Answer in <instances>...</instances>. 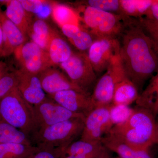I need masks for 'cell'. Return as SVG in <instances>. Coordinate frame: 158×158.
Wrapping results in <instances>:
<instances>
[{
  "mask_svg": "<svg viewBox=\"0 0 158 158\" xmlns=\"http://www.w3.org/2000/svg\"><path fill=\"white\" fill-rule=\"evenodd\" d=\"M120 56L127 77L139 90L158 70V54L138 20L132 18L123 31Z\"/></svg>",
  "mask_w": 158,
  "mask_h": 158,
  "instance_id": "6da1fadb",
  "label": "cell"
},
{
  "mask_svg": "<svg viewBox=\"0 0 158 158\" xmlns=\"http://www.w3.org/2000/svg\"><path fill=\"white\" fill-rule=\"evenodd\" d=\"M109 132L122 138L133 150L158 144L155 116L150 110L136 106L129 118L113 126Z\"/></svg>",
  "mask_w": 158,
  "mask_h": 158,
  "instance_id": "7a4b0ae2",
  "label": "cell"
},
{
  "mask_svg": "<svg viewBox=\"0 0 158 158\" xmlns=\"http://www.w3.org/2000/svg\"><path fill=\"white\" fill-rule=\"evenodd\" d=\"M0 118L30 138L37 131L33 106L26 101L16 87L0 100Z\"/></svg>",
  "mask_w": 158,
  "mask_h": 158,
  "instance_id": "3957f363",
  "label": "cell"
},
{
  "mask_svg": "<svg viewBox=\"0 0 158 158\" xmlns=\"http://www.w3.org/2000/svg\"><path fill=\"white\" fill-rule=\"evenodd\" d=\"M85 119L73 118L38 130L31 136L32 144L38 147L64 150L77 138H81Z\"/></svg>",
  "mask_w": 158,
  "mask_h": 158,
  "instance_id": "277c9868",
  "label": "cell"
},
{
  "mask_svg": "<svg viewBox=\"0 0 158 158\" xmlns=\"http://www.w3.org/2000/svg\"><path fill=\"white\" fill-rule=\"evenodd\" d=\"M80 22L84 23L88 32L95 39L104 37L116 38L122 34L131 18L110 13L89 7H80Z\"/></svg>",
  "mask_w": 158,
  "mask_h": 158,
  "instance_id": "5b68a950",
  "label": "cell"
},
{
  "mask_svg": "<svg viewBox=\"0 0 158 158\" xmlns=\"http://www.w3.org/2000/svg\"><path fill=\"white\" fill-rule=\"evenodd\" d=\"M59 65L73 85L91 95L98 80L87 53L73 52L67 61Z\"/></svg>",
  "mask_w": 158,
  "mask_h": 158,
  "instance_id": "8992f818",
  "label": "cell"
},
{
  "mask_svg": "<svg viewBox=\"0 0 158 158\" xmlns=\"http://www.w3.org/2000/svg\"><path fill=\"white\" fill-rule=\"evenodd\" d=\"M126 76L119 54L113 58L94 85L91 98L95 108L112 104L115 86Z\"/></svg>",
  "mask_w": 158,
  "mask_h": 158,
  "instance_id": "52a82bcc",
  "label": "cell"
},
{
  "mask_svg": "<svg viewBox=\"0 0 158 158\" xmlns=\"http://www.w3.org/2000/svg\"><path fill=\"white\" fill-rule=\"evenodd\" d=\"M33 109L36 131L61 122L85 118V115L71 112L48 96L40 103L33 106Z\"/></svg>",
  "mask_w": 158,
  "mask_h": 158,
  "instance_id": "ba28073f",
  "label": "cell"
},
{
  "mask_svg": "<svg viewBox=\"0 0 158 158\" xmlns=\"http://www.w3.org/2000/svg\"><path fill=\"white\" fill-rule=\"evenodd\" d=\"M110 105L94 108L86 116L81 140L101 144L102 138L113 127L110 119Z\"/></svg>",
  "mask_w": 158,
  "mask_h": 158,
  "instance_id": "9c48e42d",
  "label": "cell"
},
{
  "mask_svg": "<svg viewBox=\"0 0 158 158\" xmlns=\"http://www.w3.org/2000/svg\"><path fill=\"white\" fill-rule=\"evenodd\" d=\"M13 54L20 68L30 73L39 75L52 66L47 51L31 40L18 47Z\"/></svg>",
  "mask_w": 158,
  "mask_h": 158,
  "instance_id": "30bf717a",
  "label": "cell"
},
{
  "mask_svg": "<svg viewBox=\"0 0 158 158\" xmlns=\"http://www.w3.org/2000/svg\"><path fill=\"white\" fill-rule=\"evenodd\" d=\"M120 49V43L116 38L95 39L87 53L96 73L106 71L113 58L119 54Z\"/></svg>",
  "mask_w": 158,
  "mask_h": 158,
  "instance_id": "8fae6325",
  "label": "cell"
},
{
  "mask_svg": "<svg viewBox=\"0 0 158 158\" xmlns=\"http://www.w3.org/2000/svg\"><path fill=\"white\" fill-rule=\"evenodd\" d=\"M16 88L26 101L31 106L38 105L47 97L42 87L38 75L19 69L15 70Z\"/></svg>",
  "mask_w": 158,
  "mask_h": 158,
  "instance_id": "7c38bea8",
  "label": "cell"
},
{
  "mask_svg": "<svg viewBox=\"0 0 158 158\" xmlns=\"http://www.w3.org/2000/svg\"><path fill=\"white\" fill-rule=\"evenodd\" d=\"M47 96L71 112L85 117L95 108L91 95L78 90H63Z\"/></svg>",
  "mask_w": 158,
  "mask_h": 158,
  "instance_id": "4fadbf2b",
  "label": "cell"
},
{
  "mask_svg": "<svg viewBox=\"0 0 158 158\" xmlns=\"http://www.w3.org/2000/svg\"><path fill=\"white\" fill-rule=\"evenodd\" d=\"M38 76L43 89L47 95L71 89L85 93L73 85L65 74L59 69L54 68V66L45 69L40 73Z\"/></svg>",
  "mask_w": 158,
  "mask_h": 158,
  "instance_id": "5bb4252c",
  "label": "cell"
},
{
  "mask_svg": "<svg viewBox=\"0 0 158 158\" xmlns=\"http://www.w3.org/2000/svg\"><path fill=\"white\" fill-rule=\"evenodd\" d=\"M0 21L3 31V57H7L14 53L18 47L26 42L27 37L7 17L1 7Z\"/></svg>",
  "mask_w": 158,
  "mask_h": 158,
  "instance_id": "9a60e30c",
  "label": "cell"
},
{
  "mask_svg": "<svg viewBox=\"0 0 158 158\" xmlns=\"http://www.w3.org/2000/svg\"><path fill=\"white\" fill-rule=\"evenodd\" d=\"M0 3L6 6L4 12L7 17L27 37L28 30L33 19L31 14L25 10L19 0L0 1Z\"/></svg>",
  "mask_w": 158,
  "mask_h": 158,
  "instance_id": "2e32d148",
  "label": "cell"
},
{
  "mask_svg": "<svg viewBox=\"0 0 158 158\" xmlns=\"http://www.w3.org/2000/svg\"><path fill=\"white\" fill-rule=\"evenodd\" d=\"M46 51L52 66L67 61L73 52L69 44L55 31Z\"/></svg>",
  "mask_w": 158,
  "mask_h": 158,
  "instance_id": "e0dca14e",
  "label": "cell"
},
{
  "mask_svg": "<svg viewBox=\"0 0 158 158\" xmlns=\"http://www.w3.org/2000/svg\"><path fill=\"white\" fill-rule=\"evenodd\" d=\"M63 34L80 52H86L95 38L80 26L65 25L61 28Z\"/></svg>",
  "mask_w": 158,
  "mask_h": 158,
  "instance_id": "ac0fdd59",
  "label": "cell"
},
{
  "mask_svg": "<svg viewBox=\"0 0 158 158\" xmlns=\"http://www.w3.org/2000/svg\"><path fill=\"white\" fill-rule=\"evenodd\" d=\"M53 31L45 20L36 18L32 19L27 36L31 41L46 51Z\"/></svg>",
  "mask_w": 158,
  "mask_h": 158,
  "instance_id": "d6986e66",
  "label": "cell"
},
{
  "mask_svg": "<svg viewBox=\"0 0 158 158\" xmlns=\"http://www.w3.org/2000/svg\"><path fill=\"white\" fill-rule=\"evenodd\" d=\"M139 95L135 85L126 76L115 86L112 104L129 106L136 102Z\"/></svg>",
  "mask_w": 158,
  "mask_h": 158,
  "instance_id": "ffe728a7",
  "label": "cell"
},
{
  "mask_svg": "<svg viewBox=\"0 0 158 158\" xmlns=\"http://www.w3.org/2000/svg\"><path fill=\"white\" fill-rule=\"evenodd\" d=\"M136 103L138 106L150 110L156 117L158 113V70L140 93Z\"/></svg>",
  "mask_w": 158,
  "mask_h": 158,
  "instance_id": "44dd1931",
  "label": "cell"
},
{
  "mask_svg": "<svg viewBox=\"0 0 158 158\" xmlns=\"http://www.w3.org/2000/svg\"><path fill=\"white\" fill-rule=\"evenodd\" d=\"M101 144L121 158H134V151L125 141L116 134L109 132L103 137Z\"/></svg>",
  "mask_w": 158,
  "mask_h": 158,
  "instance_id": "7402d4cb",
  "label": "cell"
},
{
  "mask_svg": "<svg viewBox=\"0 0 158 158\" xmlns=\"http://www.w3.org/2000/svg\"><path fill=\"white\" fill-rule=\"evenodd\" d=\"M51 13L53 19L60 28L67 24L76 25L81 27L77 12L69 6L63 4L52 3Z\"/></svg>",
  "mask_w": 158,
  "mask_h": 158,
  "instance_id": "603a6c76",
  "label": "cell"
},
{
  "mask_svg": "<svg viewBox=\"0 0 158 158\" xmlns=\"http://www.w3.org/2000/svg\"><path fill=\"white\" fill-rule=\"evenodd\" d=\"M8 143L33 145L29 136L0 118V144Z\"/></svg>",
  "mask_w": 158,
  "mask_h": 158,
  "instance_id": "cb8c5ba5",
  "label": "cell"
},
{
  "mask_svg": "<svg viewBox=\"0 0 158 158\" xmlns=\"http://www.w3.org/2000/svg\"><path fill=\"white\" fill-rule=\"evenodd\" d=\"M121 15L126 17H143L152 5V0H119Z\"/></svg>",
  "mask_w": 158,
  "mask_h": 158,
  "instance_id": "d4e9b609",
  "label": "cell"
},
{
  "mask_svg": "<svg viewBox=\"0 0 158 158\" xmlns=\"http://www.w3.org/2000/svg\"><path fill=\"white\" fill-rule=\"evenodd\" d=\"M34 145L8 143L0 144V158H23L38 149Z\"/></svg>",
  "mask_w": 158,
  "mask_h": 158,
  "instance_id": "484cf974",
  "label": "cell"
},
{
  "mask_svg": "<svg viewBox=\"0 0 158 158\" xmlns=\"http://www.w3.org/2000/svg\"><path fill=\"white\" fill-rule=\"evenodd\" d=\"M102 144H94L81 140L75 141L65 148L62 156L84 155L98 152Z\"/></svg>",
  "mask_w": 158,
  "mask_h": 158,
  "instance_id": "4316f807",
  "label": "cell"
},
{
  "mask_svg": "<svg viewBox=\"0 0 158 158\" xmlns=\"http://www.w3.org/2000/svg\"><path fill=\"white\" fill-rule=\"evenodd\" d=\"M85 3V6L122 15L119 0H88Z\"/></svg>",
  "mask_w": 158,
  "mask_h": 158,
  "instance_id": "83f0119b",
  "label": "cell"
},
{
  "mask_svg": "<svg viewBox=\"0 0 158 158\" xmlns=\"http://www.w3.org/2000/svg\"><path fill=\"white\" fill-rule=\"evenodd\" d=\"M137 20L151 40L156 52L158 54V21L144 16L139 18Z\"/></svg>",
  "mask_w": 158,
  "mask_h": 158,
  "instance_id": "f1b7e54d",
  "label": "cell"
},
{
  "mask_svg": "<svg viewBox=\"0 0 158 158\" xmlns=\"http://www.w3.org/2000/svg\"><path fill=\"white\" fill-rule=\"evenodd\" d=\"M133 109L126 105L111 104L110 106V116L113 126L123 123L129 118Z\"/></svg>",
  "mask_w": 158,
  "mask_h": 158,
  "instance_id": "f546056e",
  "label": "cell"
},
{
  "mask_svg": "<svg viewBox=\"0 0 158 158\" xmlns=\"http://www.w3.org/2000/svg\"><path fill=\"white\" fill-rule=\"evenodd\" d=\"M17 80L15 70L7 72L0 79V100L16 88Z\"/></svg>",
  "mask_w": 158,
  "mask_h": 158,
  "instance_id": "4dcf8cb0",
  "label": "cell"
},
{
  "mask_svg": "<svg viewBox=\"0 0 158 158\" xmlns=\"http://www.w3.org/2000/svg\"><path fill=\"white\" fill-rule=\"evenodd\" d=\"M63 151L60 148L38 147L37 150L23 158H61Z\"/></svg>",
  "mask_w": 158,
  "mask_h": 158,
  "instance_id": "1f68e13d",
  "label": "cell"
},
{
  "mask_svg": "<svg viewBox=\"0 0 158 158\" xmlns=\"http://www.w3.org/2000/svg\"><path fill=\"white\" fill-rule=\"evenodd\" d=\"M19 2L27 12L37 15L42 13L47 3L41 0H19Z\"/></svg>",
  "mask_w": 158,
  "mask_h": 158,
  "instance_id": "d6a6232c",
  "label": "cell"
},
{
  "mask_svg": "<svg viewBox=\"0 0 158 158\" xmlns=\"http://www.w3.org/2000/svg\"><path fill=\"white\" fill-rule=\"evenodd\" d=\"M144 17L158 21V0L153 1L152 5Z\"/></svg>",
  "mask_w": 158,
  "mask_h": 158,
  "instance_id": "836d02e7",
  "label": "cell"
},
{
  "mask_svg": "<svg viewBox=\"0 0 158 158\" xmlns=\"http://www.w3.org/2000/svg\"><path fill=\"white\" fill-rule=\"evenodd\" d=\"M149 148H143L134 150V158H153Z\"/></svg>",
  "mask_w": 158,
  "mask_h": 158,
  "instance_id": "e575fe53",
  "label": "cell"
},
{
  "mask_svg": "<svg viewBox=\"0 0 158 158\" xmlns=\"http://www.w3.org/2000/svg\"><path fill=\"white\" fill-rule=\"evenodd\" d=\"M110 151L106 148L103 146H102L100 150L97 155L95 158H112L110 155Z\"/></svg>",
  "mask_w": 158,
  "mask_h": 158,
  "instance_id": "d590c367",
  "label": "cell"
},
{
  "mask_svg": "<svg viewBox=\"0 0 158 158\" xmlns=\"http://www.w3.org/2000/svg\"><path fill=\"white\" fill-rule=\"evenodd\" d=\"M100 150L97 152L90 154L84 155L62 156L61 158H95L99 152Z\"/></svg>",
  "mask_w": 158,
  "mask_h": 158,
  "instance_id": "8d00e7d4",
  "label": "cell"
},
{
  "mask_svg": "<svg viewBox=\"0 0 158 158\" xmlns=\"http://www.w3.org/2000/svg\"><path fill=\"white\" fill-rule=\"evenodd\" d=\"M3 31L0 21V58L3 57Z\"/></svg>",
  "mask_w": 158,
  "mask_h": 158,
  "instance_id": "74e56055",
  "label": "cell"
},
{
  "mask_svg": "<svg viewBox=\"0 0 158 158\" xmlns=\"http://www.w3.org/2000/svg\"><path fill=\"white\" fill-rule=\"evenodd\" d=\"M156 123L157 127V129L158 131V113L156 117Z\"/></svg>",
  "mask_w": 158,
  "mask_h": 158,
  "instance_id": "f35d334b",
  "label": "cell"
},
{
  "mask_svg": "<svg viewBox=\"0 0 158 158\" xmlns=\"http://www.w3.org/2000/svg\"><path fill=\"white\" fill-rule=\"evenodd\" d=\"M112 158H120V157H113Z\"/></svg>",
  "mask_w": 158,
  "mask_h": 158,
  "instance_id": "ab89813d",
  "label": "cell"
},
{
  "mask_svg": "<svg viewBox=\"0 0 158 158\" xmlns=\"http://www.w3.org/2000/svg\"></svg>",
  "mask_w": 158,
  "mask_h": 158,
  "instance_id": "60d3db41",
  "label": "cell"
},
{
  "mask_svg": "<svg viewBox=\"0 0 158 158\" xmlns=\"http://www.w3.org/2000/svg\"></svg>",
  "mask_w": 158,
  "mask_h": 158,
  "instance_id": "b9f144b4",
  "label": "cell"
}]
</instances>
